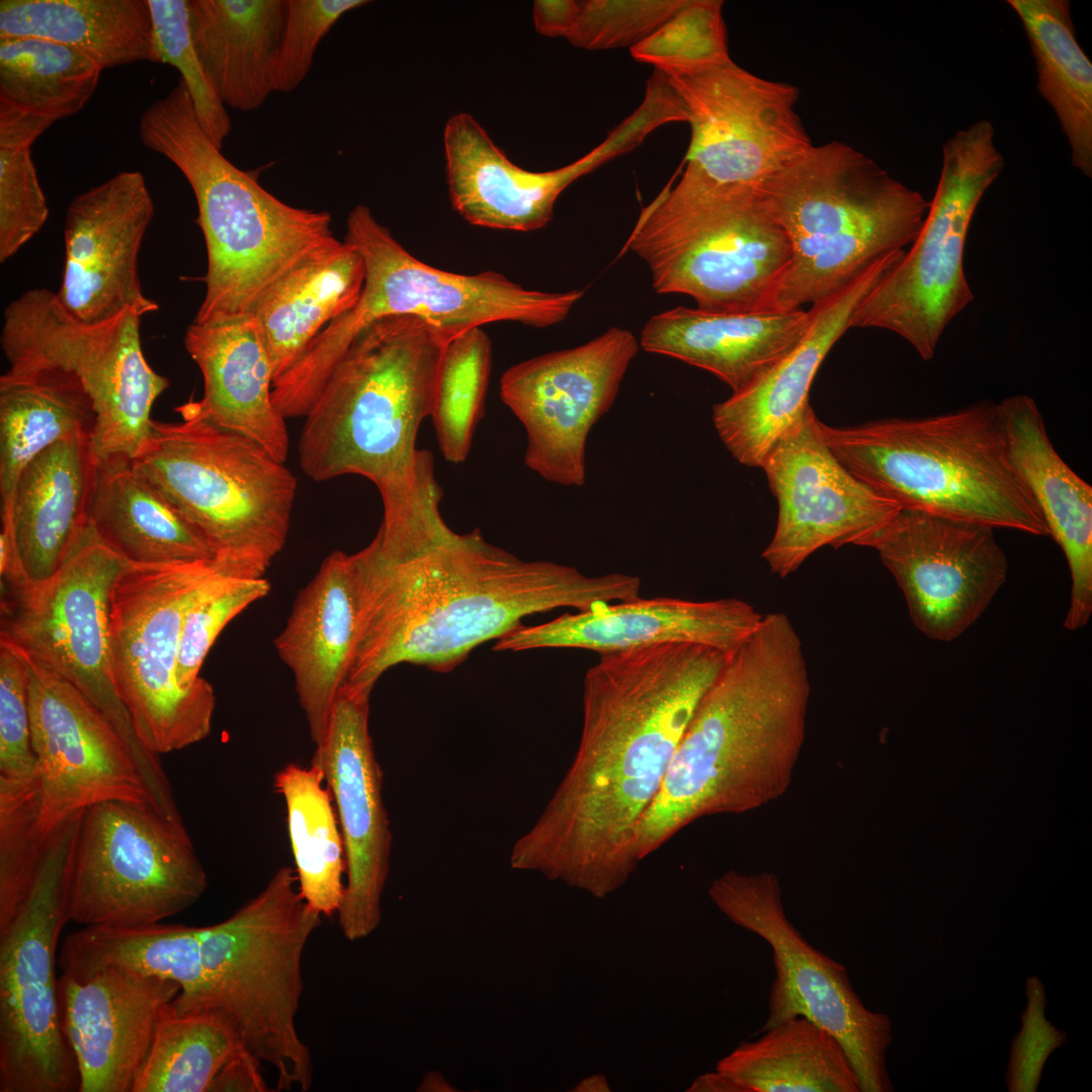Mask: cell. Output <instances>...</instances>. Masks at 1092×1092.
I'll return each mask as SVG.
<instances>
[{
  "instance_id": "6da1fadb",
  "label": "cell",
  "mask_w": 1092,
  "mask_h": 1092,
  "mask_svg": "<svg viewBox=\"0 0 1092 1092\" xmlns=\"http://www.w3.org/2000/svg\"><path fill=\"white\" fill-rule=\"evenodd\" d=\"M728 655L667 643L601 653L583 680L575 756L511 867L605 898L640 862L638 823Z\"/></svg>"
},
{
  "instance_id": "7a4b0ae2",
  "label": "cell",
  "mask_w": 1092,
  "mask_h": 1092,
  "mask_svg": "<svg viewBox=\"0 0 1092 1092\" xmlns=\"http://www.w3.org/2000/svg\"><path fill=\"white\" fill-rule=\"evenodd\" d=\"M351 558L357 633L345 684L370 693L399 663L448 671L527 616L585 611L636 599L641 589L637 575L588 576L568 565L521 560L478 529L402 561L382 557L371 544Z\"/></svg>"
},
{
  "instance_id": "3957f363",
  "label": "cell",
  "mask_w": 1092,
  "mask_h": 1092,
  "mask_svg": "<svg viewBox=\"0 0 1092 1092\" xmlns=\"http://www.w3.org/2000/svg\"><path fill=\"white\" fill-rule=\"evenodd\" d=\"M452 339L413 315L374 321L331 372L299 436V464L310 479L353 474L374 483L383 505L377 534L403 554L423 552L452 532L439 511L443 492L432 455L417 448Z\"/></svg>"
},
{
  "instance_id": "277c9868",
  "label": "cell",
  "mask_w": 1092,
  "mask_h": 1092,
  "mask_svg": "<svg viewBox=\"0 0 1092 1092\" xmlns=\"http://www.w3.org/2000/svg\"><path fill=\"white\" fill-rule=\"evenodd\" d=\"M811 684L784 613L763 615L699 702L635 834L640 860L687 825L743 814L786 794L801 755Z\"/></svg>"
},
{
  "instance_id": "5b68a950",
  "label": "cell",
  "mask_w": 1092,
  "mask_h": 1092,
  "mask_svg": "<svg viewBox=\"0 0 1092 1092\" xmlns=\"http://www.w3.org/2000/svg\"><path fill=\"white\" fill-rule=\"evenodd\" d=\"M138 127L142 144L180 170L197 203L207 265L192 323L253 314L291 270L339 241L329 212L285 203L222 155L202 129L181 80L142 113Z\"/></svg>"
},
{
  "instance_id": "8992f818",
  "label": "cell",
  "mask_w": 1092,
  "mask_h": 1092,
  "mask_svg": "<svg viewBox=\"0 0 1092 1092\" xmlns=\"http://www.w3.org/2000/svg\"><path fill=\"white\" fill-rule=\"evenodd\" d=\"M792 258L775 310L820 302L917 237L929 201L844 143L812 146L757 190Z\"/></svg>"
},
{
  "instance_id": "52a82bcc",
  "label": "cell",
  "mask_w": 1092,
  "mask_h": 1092,
  "mask_svg": "<svg viewBox=\"0 0 1092 1092\" xmlns=\"http://www.w3.org/2000/svg\"><path fill=\"white\" fill-rule=\"evenodd\" d=\"M821 430L849 472L901 508L1049 535L1008 460L997 403Z\"/></svg>"
},
{
  "instance_id": "ba28073f",
  "label": "cell",
  "mask_w": 1092,
  "mask_h": 1092,
  "mask_svg": "<svg viewBox=\"0 0 1092 1092\" xmlns=\"http://www.w3.org/2000/svg\"><path fill=\"white\" fill-rule=\"evenodd\" d=\"M182 421L153 422L131 466L203 535L222 573L262 578L288 537L297 479L255 441L187 402Z\"/></svg>"
},
{
  "instance_id": "9c48e42d",
  "label": "cell",
  "mask_w": 1092,
  "mask_h": 1092,
  "mask_svg": "<svg viewBox=\"0 0 1092 1092\" xmlns=\"http://www.w3.org/2000/svg\"><path fill=\"white\" fill-rule=\"evenodd\" d=\"M648 266L657 293L712 312L776 311L792 250L757 190L686 175L643 207L623 252Z\"/></svg>"
},
{
  "instance_id": "30bf717a",
  "label": "cell",
  "mask_w": 1092,
  "mask_h": 1092,
  "mask_svg": "<svg viewBox=\"0 0 1092 1092\" xmlns=\"http://www.w3.org/2000/svg\"><path fill=\"white\" fill-rule=\"evenodd\" d=\"M322 917L302 898L295 871L282 867L229 918L199 927L210 1011L230 1022L254 1059L273 1068L277 1091L306 1092L312 1085V1057L296 1015L302 956Z\"/></svg>"
},
{
  "instance_id": "8fae6325",
  "label": "cell",
  "mask_w": 1092,
  "mask_h": 1092,
  "mask_svg": "<svg viewBox=\"0 0 1092 1092\" xmlns=\"http://www.w3.org/2000/svg\"><path fill=\"white\" fill-rule=\"evenodd\" d=\"M128 565L89 526L46 582L1 585L0 639L70 682L109 721L130 751L151 804L166 810L175 802L170 782L159 755L139 739L112 667L110 597Z\"/></svg>"
},
{
  "instance_id": "7c38bea8",
  "label": "cell",
  "mask_w": 1092,
  "mask_h": 1092,
  "mask_svg": "<svg viewBox=\"0 0 1092 1092\" xmlns=\"http://www.w3.org/2000/svg\"><path fill=\"white\" fill-rule=\"evenodd\" d=\"M344 241L361 254L365 282L354 307L331 322L308 347L310 361L326 371L365 327L384 316H417L455 338L496 322L554 326L583 296L580 289L524 288L494 271L468 275L432 267L412 255L362 204L349 213Z\"/></svg>"
},
{
  "instance_id": "4fadbf2b",
  "label": "cell",
  "mask_w": 1092,
  "mask_h": 1092,
  "mask_svg": "<svg viewBox=\"0 0 1092 1092\" xmlns=\"http://www.w3.org/2000/svg\"><path fill=\"white\" fill-rule=\"evenodd\" d=\"M1003 168L988 119L943 144L937 187L917 237L858 303L849 328L891 331L923 360L933 358L948 324L974 299L964 270L968 232L980 200Z\"/></svg>"
},
{
  "instance_id": "5bb4252c",
  "label": "cell",
  "mask_w": 1092,
  "mask_h": 1092,
  "mask_svg": "<svg viewBox=\"0 0 1092 1092\" xmlns=\"http://www.w3.org/2000/svg\"><path fill=\"white\" fill-rule=\"evenodd\" d=\"M217 570L210 562L128 565L110 597V647L115 684L144 746L156 755L207 738L213 687L185 691L177 660L185 613Z\"/></svg>"
},
{
  "instance_id": "9a60e30c",
  "label": "cell",
  "mask_w": 1092,
  "mask_h": 1092,
  "mask_svg": "<svg viewBox=\"0 0 1092 1092\" xmlns=\"http://www.w3.org/2000/svg\"><path fill=\"white\" fill-rule=\"evenodd\" d=\"M207 875L184 824L151 805L87 808L66 876L69 921L87 926L159 923L191 907Z\"/></svg>"
},
{
  "instance_id": "2e32d148",
  "label": "cell",
  "mask_w": 1092,
  "mask_h": 1092,
  "mask_svg": "<svg viewBox=\"0 0 1092 1092\" xmlns=\"http://www.w3.org/2000/svg\"><path fill=\"white\" fill-rule=\"evenodd\" d=\"M82 814L50 835L41 871L9 927L0 933V1091L79 1090L62 1028L56 953L69 922L66 876Z\"/></svg>"
},
{
  "instance_id": "e0dca14e",
  "label": "cell",
  "mask_w": 1092,
  "mask_h": 1092,
  "mask_svg": "<svg viewBox=\"0 0 1092 1092\" xmlns=\"http://www.w3.org/2000/svg\"><path fill=\"white\" fill-rule=\"evenodd\" d=\"M709 896L728 919L761 937L772 950L776 975L759 1032L794 1017H806L840 1042L856 1074L859 1092L893 1091L886 1066L893 1040L890 1017L868 1009L845 967L815 948L792 924L778 876L730 870L712 882Z\"/></svg>"
},
{
  "instance_id": "ac0fdd59",
  "label": "cell",
  "mask_w": 1092,
  "mask_h": 1092,
  "mask_svg": "<svg viewBox=\"0 0 1092 1092\" xmlns=\"http://www.w3.org/2000/svg\"><path fill=\"white\" fill-rule=\"evenodd\" d=\"M662 73L692 128L682 174L700 183L758 190L813 146L791 84L758 77L732 60Z\"/></svg>"
},
{
  "instance_id": "d6986e66",
  "label": "cell",
  "mask_w": 1092,
  "mask_h": 1092,
  "mask_svg": "<svg viewBox=\"0 0 1092 1092\" xmlns=\"http://www.w3.org/2000/svg\"><path fill=\"white\" fill-rule=\"evenodd\" d=\"M639 347L629 330L613 327L583 345L520 362L503 374L500 398L526 431L524 459L531 470L553 483L584 484L586 438L613 405Z\"/></svg>"
},
{
  "instance_id": "ffe728a7",
  "label": "cell",
  "mask_w": 1092,
  "mask_h": 1092,
  "mask_svg": "<svg viewBox=\"0 0 1092 1092\" xmlns=\"http://www.w3.org/2000/svg\"><path fill=\"white\" fill-rule=\"evenodd\" d=\"M760 468L778 504L776 529L762 558L782 578L825 546L867 547L901 509L840 463L811 404Z\"/></svg>"
},
{
  "instance_id": "44dd1931",
  "label": "cell",
  "mask_w": 1092,
  "mask_h": 1092,
  "mask_svg": "<svg viewBox=\"0 0 1092 1092\" xmlns=\"http://www.w3.org/2000/svg\"><path fill=\"white\" fill-rule=\"evenodd\" d=\"M993 528L901 508L867 547L902 590L915 627L947 642L985 612L1008 574Z\"/></svg>"
},
{
  "instance_id": "7402d4cb",
  "label": "cell",
  "mask_w": 1092,
  "mask_h": 1092,
  "mask_svg": "<svg viewBox=\"0 0 1092 1092\" xmlns=\"http://www.w3.org/2000/svg\"><path fill=\"white\" fill-rule=\"evenodd\" d=\"M19 651L28 675L39 833L103 802L151 805L131 753L109 721L70 682Z\"/></svg>"
},
{
  "instance_id": "603a6c76",
  "label": "cell",
  "mask_w": 1092,
  "mask_h": 1092,
  "mask_svg": "<svg viewBox=\"0 0 1092 1092\" xmlns=\"http://www.w3.org/2000/svg\"><path fill=\"white\" fill-rule=\"evenodd\" d=\"M370 695L346 684L339 690L311 759L324 774L343 837L347 884L337 914L350 941L367 937L380 924L392 839L369 733Z\"/></svg>"
},
{
  "instance_id": "cb8c5ba5",
  "label": "cell",
  "mask_w": 1092,
  "mask_h": 1092,
  "mask_svg": "<svg viewBox=\"0 0 1092 1092\" xmlns=\"http://www.w3.org/2000/svg\"><path fill=\"white\" fill-rule=\"evenodd\" d=\"M661 125L659 112L643 102L583 157L559 169L532 172L514 164L471 114L456 113L444 128L452 206L473 225L537 231L551 220L557 198L570 184L632 151Z\"/></svg>"
},
{
  "instance_id": "d4e9b609",
  "label": "cell",
  "mask_w": 1092,
  "mask_h": 1092,
  "mask_svg": "<svg viewBox=\"0 0 1092 1092\" xmlns=\"http://www.w3.org/2000/svg\"><path fill=\"white\" fill-rule=\"evenodd\" d=\"M154 212L139 171L119 172L71 200L64 229V272L56 292L70 315L100 324L126 309L142 317L159 309L143 292L138 269Z\"/></svg>"
},
{
  "instance_id": "484cf974",
  "label": "cell",
  "mask_w": 1092,
  "mask_h": 1092,
  "mask_svg": "<svg viewBox=\"0 0 1092 1092\" xmlns=\"http://www.w3.org/2000/svg\"><path fill=\"white\" fill-rule=\"evenodd\" d=\"M58 992L63 1032L78 1067V1092H132L161 1010L180 986L109 966L79 977L62 973Z\"/></svg>"
},
{
  "instance_id": "4316f807",
  "label": "cell",
  "mask_w": 1092,
  "mask_h": 1092,
  "mask_svg": "<svg viewBox=\"0 0 1092 1092\" xmlns=\"http://www.w3.org/2000/svg\"><path fill=\"white\" fill-rule=\"evenodd\" d=\"M763 615L746 601L636 598L564 614L500 637L496 651L578 648L601 653L667 643L696 644L733 653Z\"/></svg>"
},
{
  "instance_id": "83f0119b",
  "label": "cell",
  "mask_w": 1092,
  "mask_h": 1092,
  "mask_svg": "<svg viewBox=\"0 0 1092 1092\" xmlns=\"http://www.w3.org/2000/svg\"><path fill=\"white\" fill-rule=\"evenodd\" d=\"M903 254H889L849 286L811 305L809 326L800 342L745 387L713 405L718 436L740 464L760 468L776 443L806 412L823 360L850 329L858 303Z\"/></svg>"
},
{
  "instance_id": "f1b7e54d",
  "label": "cell",
  "mask_w": 1092,
  "mask_h": 1092,
  "mask_svg": "<svg viewBox=\"0 0 1092 1092\" xmlns=\"http://www.w3.org/2000/svg\"><path fill=\"white\" fill-rule=\"evenodd\" d=\"M97 475L88 434L54 444L24 466L1 509L14 553L13 575L1 585L36 586L58 571L89 527Z\"/></svg>"
},
{
  "instance_id": "f546056e",
  "label": "cell",
  "mask_w": 1092,
  "mask_h": 1092,
  "mask_svg": "<svg viewBox=\"0 0 1092 1092\" xmlns=\"http://www.w3.org/2000/svg\"><path fill=\"white\" fill-rule=\"evenodd\" d=\"M357 633V596L351 554L335 550L299 589L274 639L290 669L311 741L327 733L333 705L350 669Z\"/></svg>"
},
{
  "instance_id": "4dcf8cb0",
  "label": "cell",
  "mask_w": 1092,
  "mask_h": 1092,
  "mask_svg": "<svg viewBox=\"0 0 1092 1092\" xmlns=\"http://www.w3.org/2000/svg\"><path fill=\"white\" fill-rule=\"evenodd\" d=\"M1008 460L1060 545L1071 576L1064 627L1076 631L1092 614V487L1063 460L1033 398L997 403Z\"/></svg>"
},
{
  "instance_id": "1f68e13d",
  "label": "cell",
  "mask_w": 1092,
  "mask_h": 1092,
  "mask_svg": "<svg viewBox=\"0 0 1092 1092\" xmlns=\"http://www.w3.org/2000/svg\"><path fill=\"white\" fill-rule=\"evenodd\" d=\"M184 346L203 379L202 397L187 403L208 421L255 441L285 462L289 436L285 419L272 400L274 372L257 317L192 323Z\"/></svg>"
},
{
  "instance_id": "d6a6232c",
  "label": "cell",
  "mask_w": 1092,
  "mask_h": 1092,
  "mask_svg": "<svg viewBox=\"0 0 1092 1092\" xmlns=\"http://www.w3.org/2000/svg\"><path fill=\"white\" fill-rule=\"evenodd\" d=\"M809 310L712 312L678 306L651 316L639 344L646 352L706 370L732 392L753 381L802 339Z\"/></svg>"
},
{
  "instance_id": "836d02e7",
  "label": "cell",
  "mask_w": 1092,
  "mask_h": 1092,
  "mask_svg": "<svg viewBox=\"0 0 1092 1092\" xmlns=\"http://www.w3.org/2000/svg\"><path fill=\"white\" fill-rule=\"evenodd\" d=\"M188 6L194 48L220 101L257 110L273 92L287 0H188Z\"/></svg>"
},
{
  "instance_id": "e575fe53",
  "label": "cell",
  "mask_w": 1092,
  "mask_h": 1092,
  "mask_svg": "<svg viewBox=\"0 0 1092 1092\" xmlns=\"http://www.w3.org/2000/svg\"><path fill=\"white\" fill-rule=\"evenodd\" d=\"M741 1042L716 1072L694 1081L691 1091L859 1092L854 1069L840 1042L810 1019L798 1016Z\"/></svg>"
},
{
  "instance_id": "d590c367",
  "label": "cell",
  "mask_w": 1092,
  "mask_h": 1092,
  "mask_svg": "<svg viewBox=\"0 0 1092 1092\" xmlns=\"http://www.w3.org/2000/svg\"><path fill=\"white\" fill-rule=\"evenodd\" d=\"M102 71L61 43L0 39V149L30 148L57 121L78 113Z\"/></svg>"
},
{
  "instance_id": "8d00e7d4",
  "label": "cell",
  "mask_w": 1092,
  "mask_h": 1092,
  "mask_svg": "<svg viewBox=\"0 0 1092 1092\" xmlns=\"http://www.w3.org/2000/svg\"><path fill=\"white\" fill-rule=\"evenodd\" d=\"M89 526L130 565L214 564L203 535L131 463L98 465Z\"/></svg>"
},
{
  "instance_id": "74e56055",
  "label": "cell",
  "mask_w": 1092,
  "mask_h": 1092,
  "mask_svg": "<svg viewBox=\"0 0 1092 1092\" xmlns=\"http://www.w3.org/2000/svg\"><path fill=\"white\" fill-rule=\"evenodd\" d=\"M365 274L358 250L338 241L291 270L260 300L253 314L262 328L274 380L331 322L354 307Z\"/></svg>"
},
{
  "instance_id": "f35d334b",
  "label": "cell",
  "mask_w": 1092,
  "mask_h": 1092,
  "mask_svg": "<svg viewBox=\"0 0 1092 1092\" xmlns=\"http://www.w3.org/2000/svg\"><path fill=\"white\" fill-rule=\"evenodd\" d=\"M72 48L102 70L157 63L148 0H1L0 39Z\"/></svg>"
},
{
  "instance_id": "ab89813d",
  "label": "cell",
  "mask_w": 1092,
  "mask_h": 1092,
  "mask_svg": "<svg viewBox=\"0 0 1092 1092\" xmlns=\"http://www.w3.org/2000/svg\"><path fill=\"white\" fill-rule=\"evenodd\" d=\"M94 422L91 398L74 373L8 369L0 377L1 509L31 459L67 438L92 435Z\"/></svg>"
},
{
  "instance_id": "60d3db41",
  "label": "cell",
  "mask_w": 1092,
  "mask_h": 1092,
  "mask_svg": "<svg viewBox=\"0 0 1092 1092\" xmlns=\"http://www.w3.org/2000/svg\"><path fill=\"white\" fill-rule=\"evenodd\" d=\"M62 973L83 976L103 967H120L180 986L171 1002L179 1013L210 1010L199 927L154 923L135 927L87 926L63 940Z\"/></svg>"
},
{
  "instance_id": "b9f144b4",
  "label": "cell",
  "mask_w": 1092,
  "mask_h": 1092,
  "mask_svg": "<svg viewBox=\"0 0 1092 1092\" xmlns=\"http://www.w3.org/2000/svg\"><path fill=\"white\" fill-rule=\"evenodd\" d=\"M1036 64L1037 90L1054 109L1072 165L1092 176V64L1077 41L1067 0H1008Z\"/></svg>"
},
{
  "instance_id": "7bdbcfd3",
  "label": "cell",
  "mask_w": 1092,
  "mask_h": 1092,
  "mask_svg": "<svg viewBox=\"0 0 1092 1092\" xmlns=\"http://www.w3.org/2000/svg\"><path fill=\"white\" fill-rule=\"evenodd\" d=\"M274 788L282 796L299 892L322 916L338 912L346 873L343 837L324 774L314 764L288 763Z\"/></svg>"
},
{
  "instance_id": "ee69618b",
  "label": "cell",
  "mask_w": 1092,
  "mask_h": 1092,
  "mask_svg": "<svg viewBox=\"0 0 1092 1092\" xmlns=\"http://www.w3.org/2000/svg\"><path fill=\"white\" fill-rule=\"evenodd\" d=\"M244 1051L218 1012L179 1013L167 1003L132 1092H210L222 1069Z\"/></svg>"
},
{
  "instance_id": "f6af8a7d",
  "label": "cell",
  "mask_w": 1092,
  "mask_h": 1092,
  "mask_svg": "<svg viewBox=\"0 0 1092 1092\" xmlns=\"http://www.w3.org/2000/svg\"><path fill=\"white\" fill-rule=\"evenodd\" d=\"M491 368V342L481 328L453 338L446 346L433 410L436 438L444 458L466 460L482 417Z\"/></svg>"
},
{
  "instance_id": "bcb514c9",
  "label": "cell",
  "mask_w": 1092,
  "mask_h": 1092,
  "mask_svg": "<svg viewBox=\"0 0 1092 1092\" xmlns=\"http://www.w3.org/2000/svg\"><path fill=\"white\" fill-rule=\"evenodd\" d=\"M270 589L266 577H237L218 569L206 580L188 607L181 628L176 674L183 690L211 687L200 676L211 646L232 620L266 598Z\"/></svg>"
},
{
  "instance_id": "7dc6e473",
  "label": "cell",
  "mask_w": 1092,
  "mask_h": 1092,
  "mask_svg": "<svg viewBox=\"0 0 1092 1092\" xmlns=\"http://www.w3.org/2000/svg\"><path fill=\"white\" fill-rule=\"evenodd\" d=\"M722 7L719 0H687L659 28L631 48L632 57L662 72L700 69L731 60Z\"/></svg>"
},
{
  "instance_id": "c3c4849f",
  "label": "cell",
  "mask_w": 1092,
  "mask_h": 1092,
  "mask_svg": "<svg viewBox=\"0 0 1092 1092\" xmlns=\"http://www.w3.org/2000/svg\"><path fill=\"white\" fill-rule=\"evenodd\" d=\"M38 789L0 796V933L20 911L41 871L49 836L37 829Z\"/></svg>"
},
{
  "instance_id": "681fc988",
  "label": "cell",
  "mask_w": 1092,
  "mask_h": 1092,
  "mask_svg": "<svg viewBox=\"0 0 1092 1092\" xmlns=\"http://www.w3.org/2000/svg\"><path fill=\"white\" fill-rule=\"evenodd\" d=\"M157 63L174 67L192 99L197 119L210 141L221 149L232 128L230 115L214 90L194 48L188 0H148Z\"/></svg>"
},
{
  "instance_id": "f907efd6",
  "label": "cell",
  "mask_w": 1092,
  "mask_h": 1092,
  "mask_svg": "<svg viewBox=\"0 0 1092 1092\" xmlns=\"http://www.w3.org/2000/svg\"><path fill=\"white\" fill-rule=\"evenodd\" d=\"M36 783L26 664L16 646L0 639V788Z\"/></svg>"
},
{
  "instance_id": "816d5d0a",
  "label": "cell",
  "mask_w": 1092,
  "mask_h": 1092,
  "mask_svg": "<svg viewBox=\"0 0 1092 1092\" xmlns=\"http://www.w3.org/2000/svg\"><path fill=\"white\" fill-rule=\"evenodd\" d=\"M687 0L579 1V13L569 42L584 50L631 48L653 33Z\"/></svg>"
},
{
  "instance_id": "f5cc1de1",
  "label": "cell",
  "mask_w": 1092,
  "mask_h": 1092,
  "mask_svg": "<svg viewBox=\"0 0 1092 1092\" xmlns=\"http://www.w3.org/2000/svg\"><path fill=\"white\" fill-rule=\"evenodd\" d=\"M366 0H287L280 41L271 67L273 92L289 93L306 78L323 38L347 12Z\"/></svg>"
},
{
  "instance_id": "db71d44e",
  "label": "cell",
  "mask_w": 1092,
  "mask_h": 1092,
  "mask_svg": "<svg viewBox=\"0 0 1092 1092\" xmlns=\"http://www.w3.org/2000/svg\"><path fill=\"white\" fill-rule=\"evenodd\" d=\"M48 216L30 148L0 149V262L30 241Z\"/></svg>"
},
{
  "instance_id": "11a10c76",
  "label": "cell",
  "mask_w": 1092,
  "mask_h": 1092,
  "mask_svg": "<svg viewBox=\"0 0 1092 1092\" xmlns=\"http://www.w3.org/2000/svg\"><path fill=\"white\" fill-rule=\"evenodd\" d=\"M1026 1007L1021 1013V1028L1011 1042L1006 1069L1010 1092H1035L1051 1054L1067 1040V1033L1045 1017L1046 993L1041 980H1025Z\"/></svg>"
},
{
  "instance_id": "9f6ffc18",
  "label": "cell",
  "mask_w": 1092,
  "mask_h": 1092,
  "mask_svg": "<svg viewBox=\"0 0 1092 1092\" xmlns=\"http://www.w3.org/2000/svg\"><path fill=\"white\" fill-rule=\"evenodd\" d=\"M579 6V1L573 0H536L533 4L536 31L544 36L568 38L574 29Z\"/></svg>"
},
{
  "instance_id": "6f0895ef",
  "label": "cell",
  "mask_w": 1092,
  "mask_h": 1092,
  "mask_svg": "<svg viewBox=\"0 0 1092 1092\" xmlns=\"http://www.w3.org/2000/svg\"><path fill=\"white\" fill-rule=\"evenodd\" d=\"M262 1065L246 1051L237 1055L216 1077L211 1091L265 1092L268 1086L261 1073Z\"/></svg>"
},
{
  "instance_id": "680465c9",
  "label": "cell",
  "mask_w": 1092,
  "mask_h": 1092,
  "mask_svg": "<svg viewBox=\"0 0 1092 1092\" xmlns=\"http://www.w3.org/2000/svg\"><path fill=\"white\" fill-rule=\"evenodd\" d=\"M576 1091H606L608 1084L605 1077L601 1075H595L587 1079L582 1080L577 1086Z\"/></svg>"
}]
</instances>
